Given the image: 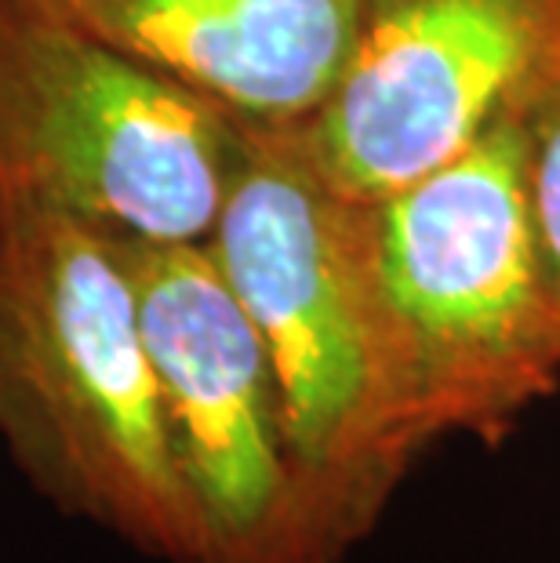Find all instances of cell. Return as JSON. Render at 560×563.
<instances>
[{"label":"cell","mask_w":560,"mask_h":563,"mask_svg":"<svg viewBox=\"0 0 560 563\" xmlns=\"http://www.w3.org/2000/svg\"><path fill=\"white\" fill-rule=\"evenodd\" d=\"M208 251L266 345L295 462L353 549L426 443L367 269L361 208L320 175L303 124H244Z\"/></svg>","instance_id":"obj_2"},{"label":"cell","mask_w":560,"mask_h":563,"mask_svg":"<svg viewBox=\"0 0 560 563\" xmlns=\"http://www.w3.org/2000/svg\"><path fill=\"white\" fill-rule=\"evenodd\" d=\"M356 208L422 443L506 440L560 386V317L531 230L520 110L433 175Z\"/></svg>","instance_id":"obj_3"},{"label":"cell","mask_w":560,"mask_h":563,"mask_svg":"<svg viewBox=\"0 0 560 563\" xmlns=\"http://www.w3.org/2000/svg\"><path fill=\"white\" fill-rule=\"evenodd\" d=\"M524 183L550 302L560 317V63L520 106Z\"/></svg>","instance_id":"obj_8"},{"label":"cell","mask_w":560,"mask_h":563,"mask_svg":"<svg viewBox=\"0 0 560 563\" xmlns=\"http://www.w3.org/2000/svg\"><path fill=\"white\" fill-rule=\"evenodd\" d=\"M560 63V0H372L336 88L303 121L350 200H383L470 150Z\"/></svg>","instance_id":"obj_6"},{"label":"cell","mask_w":560,"mask_h":563,"mask_svg":"<svg viewBox=\"0 0 560 563\" xmlns=\"http://www.w3.org/2000/svg\"><path fill=\"white\" fill-rule=\"evenodd\" d=\"M117 241L197 517V563H342L350 545L295 462L266 345L208 244Z\"/></svg>","instance_id":"obj_5"},{"label":"cell","mask_w":560,"mask_h":563,"mask_svg":"<svg viewBox=\"0 0 560 563\" xmlns=\"http://www.w3.org/2000/svg\"><path fill=\"white\" fill-rule=\"evenodd\" d=\"M244 124L309 121L372 0H41Z\"/></svg>","instance_id":"obj_7"},{"label":"cell","mask_w":560,"mask_h":563,"mask_svg":"<svg viewBox=\"0 0 560 563\" xmlns=\"http://www.w3.org/2000/svg\"><path fill=\"white\" fill-rule=\"evenodd\" d=\"M0 443L63 517L197 563L121 241L19 203H0Z\"/></svg>","instance_id":"obj_1"},{"label":"cell","mask_w":560,"mask_h":563,"mask_svg":"<svg viewBox=\"0 0 560 563\" xmlns=\"http://www.w3.org/2000/svg\"><path fill=\"white\" fill-rule=\"evenodd\" d=\"M244 124L41 0H0V203L208 244Z\"/></svg>","instance_id":"obj_4"}]
</instances>
